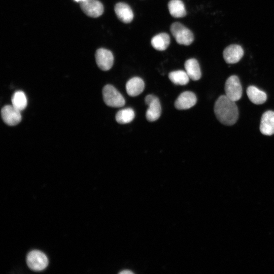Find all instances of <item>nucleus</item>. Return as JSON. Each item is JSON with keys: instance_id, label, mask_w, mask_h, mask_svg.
Segmentation results:
<instances>
[{"instance_id": "obj_1", "label": "nucleus", "mask_w": 274, "mask_h": 274, "mask_svg": "<svg viewBox=\"0 0 274 274\" xmlns=\"http://www.w3.org/2000/svg\"><path fill=\"white\" fill-rule=\"evenodd\" d=\"M235 101L226 95H221L214 105V113L217 119L223 124L232 125L238 118V110Z\"/></svg>"}, {"instance_id": "obj_2", "label": "nucleus", "mask_w": 274, "mask_h": 274, "mask_svg": "<svg viewBox=\"0 0 274 274\" xmlns=\"http://www.w3.org/2000/svg\"><path fill=\"white\" fill-rule=\"evenodd\" d=\"M170 31L179 44L189 45L194 40L192 31L180 22L173 23L170 26Z\"/></svg>"}, {"instance_id": "obj_3", "label": "nucleus", "mask_w": 274, "mask_h": 274, "mask_svg": "<svg viewBox=\"0 0 274 274\" xmlns=\"http://www.w3.org/2000/svg\"><path fill=\"white\" fill-rule=\"evenodd\" d=\"M102 96L105 104L108 106L120 108L125 105L123 96L111 85H107L103 88Z\"/></svg>"}, {"instance_id": "obj_4", "label": "nucleus", "mask_w": 274, "mask_h": 274, "mask_svg": "<svg viewBox=\"0 0 274 274\" xmlns=\"http://www.w3.org/2000/svg\"><path fill=\"white\" fill-rule=\"evenodd\" d=\"M26 262L31 269L41 271L47 267L48 260L44 253L38 250H33L28 254Z\"/></svg>"}, {"instance_id": "obj_5", "label": "nucleus", "mask_w": 274, "mask_h": 274, "mask_svg": "<svg viewBox=\"0 0 274 274\" xmlns=\"http://www.w3.org/2000/svg\"><path fill=\"white\" fill-rule=\"evenodd\" d=\"M225 95L234 101H237L241 98L242 87L236 76H231L227 79L225 85Z\"/></svg>"}, {"instance_id": "obj_6", "label": "nucleus", "mask_w": 274, "mask_h": 274, "mask_svg": "<svg viewBox=\"0 0 274 274\" xmlns=\"http://www.w3.org/2000/svg\"><path fill=\"white\" fill-rule=\"evenodd\" d=\"M145 101L148 106L146 117L147 119L153 122L157 120L160 116L161 107L159 99L153 95H148L146 96Z\"/></svg>"}, {"instance_id": "obj_7", "label": "nucleus", "mask_w": 274, "mask_h": 274, "mask_svg": "<svg viewBox=\"0 0 274 274\" xmlns=\"http://www.w3.org/2000/svg\"><path fill=\"white\" fill-rule=\"evenodd\" d=\"M80 8L87 16L96 18L104 12L102 4L98 0H85L80 3Z\"/></svg>"}, {"instance_id": "obj_8", "label": "nucleus", "mask_w": 274, "mask_h": 274, "mask_svg": "<svg viewBox=\"0 0 274 274\" xmlns=\"http://www.w3.org/2000/svg\"><path fill=\"white\" fill-rule=\"evenodd\" d=\"M95 60L98 66L103 71H108L114 63V56L109 50L100 48L95 53Z\"/></svg>"}, {"instance_id": "obj_9", "label": "nucleus", "mask_w": 274, "mask_h": 274, "mask_svg": "<svg viewBox=\"0 0 274 274\" xmlns=\"http://www.w3.org/2000/svg\"><path fill=\"white\" fill-rule=\"evenodd\" d=\"M1 116L5 123L10 126L18 124L21 120L20 111L12 105H6L1 110Z\"/></svg>"}, {"instance_id": "obj_10", "label": "nucleus", "mask_w": 274, "mask_h": 274, "mask_svg": "<svg viewBox=\"0 0 274 274\" xmlns=\"http://www.w3.org/2000/svg\"><path fill=\"white\" fill-rule=\"evenodd\" d=\"M223 57L225 61L229 64L238 62L244 55L242 47L237 44H232L227 46L223 51Z\"/></svg>"}, {"instance_id": "obj_11", "label": "nucleus", "mask_w": 274, "mask_h": 274, "mask_svg": "<svg viewBox=\"0 0 274 274\" xmlns=\"http://www.w3.org/2000/svg\"><path fill=\"white\" fill-rule=\"evenodd\" d=\"M197 101L196 95L191 91L181 93L175 102V106L178 110H186L194 106Z\"/></svg>"}, {"instance_id": "obj_12", "label": "nucleus", "mask_w": 274, "mask_h": 274, "mask_svg": "<svg viewBox=\"0 0 274 274\" xmlns=\"http://www.w3.org/2000/svg\"><path fill=\"white\" fill-rule=\"evenodd\" d=\"M260 132L264 135L274 134V112L267 111L261 117L260 124Z\"/></svg>"}, {"instance_id": "obj_13", "label": "nucleus", "mask_w": 274, "mask_h": 274, "mask_svg": "<svg viewBox=\"0 0 274 274\" xmlns=\"http://www.w3.org/2000/svg\"><path fill=\"white\" fill-rule=\"evenodd\" d=\"M115 13L122 22L128 23L133 18V13L132 9L127 4L118 3L116 4L114 8Z\"/></svg>"}, {"instance_id": "obj_14", "label": "nucleus", "mask_w": 274, "mask_h": 274, "mask_svg": "<svg viewBox=\"0 0 274 274\" xmlns=\"http://www.w3.org/2000/svg\"><path fill=\"white\" fill-rule=\"evenodd\" d=\"M144 88V81L138 77L131 78L126 84V92L131 96L139 95L143 91Z\"/></svg>"}, {"instance_id": "obj_15", "label": "nucleus", "mask_w": 274, "mask_h": 274, "mask_svg": "<svg viewBox=\"0 0 274 274\" xmlns=\"http://www.w3.org/2000/svg\"><path fill=\"white\" fill-rule=\"evenodd\" d=\"M184 66L185 71L190 79L196 81L201 78V71L196 59L191 58L187 60L185 62Z\"/></svg>"}, {"instance_id": "obj_16", "label": "nucleus", "mask_w": 274, "mask_h": 274, "mask_svg": "<svg viewBox=\"0 0 274 274\" xmlns=\"http://www.w3.org/2000/svg\"><path fill=\"white\" fill-rule=\"evenodd\" d=\"M247 94L251 102L256 105H261L265 102L266 94L254 86H250L247 89Z\"/></svg>"}, {"instance_id": "obj_17", "label": "nucleus", "mask_w": 274, "mask_h": 274, "mask_svg": "<svg viewBox=\"0 0 274 274\" xmlns=\"http://www.w3.org/2000/svg\"><path fill=\"white\" fill-rule=\"evenodd\" d=\"M151 43L156 50L163 51L167 48L170 44V37L167 33H160L153 37Z\"/></svg>"}, {"instance_id": "obj_18", "label": "nucleus", "mask_w": 274, "mask_h": 274, "mask_svg": "<svg viewBox=\"0 0 274 274\" xmlns=\"http://www.w3.org/2000/svg\"><path fill=\"white\" fill-rule=\"evenodd\" d=\"M170 15L175 18H181L186 15L185 6L181 0H171L168 4Z\"/></svg>"}, {"instance_id": "obj_19", "label": "nucleus", "mask_w": 274, "mask_h": 274, "mask_svg": "<svg viewBox=\"0 0 274 274\" xmlns=\"http://www.w3.org/2000/svg\"><path fill=\"white\" fill-rule=\"evenodd\" d=\"M168 78L174 84L179 85H186L190 79L186 71L182 70L169 73Z\"/></svg>"}, {"instance_id": "obj_20", "label": "nucleus", "mask_w": 274, "mask_h": 274, "mask_svg": "<svg viewBox=\"0 0 274 274\" xmlns=\"http://www.w3.org/2000/svg\"><path fill=\"white\" fill-rule=\"evenodd\" d=\"M11 101L12 105L20 111L23 110L27 106V98L22 91L15 92L12 95Z\"/></svg>"}, {"instance_id": "obj_21", "label": "nucleus", "mask_w": 274, "mask_h": 274, "mask_svg": "<svg viewBox=\"0 0 274 274\" xmlns=\"http://www.w3.org/2000/svg\"><path fill=\"white\" fill-rule=\"evenodd\" d=\"M135 116L134 112L131 108L123 109L116 114L115 118L120 124H127L132 121Z\"/></svg>"}, {"instance_id": "obj_22", "label": "nucleus", "mask_w": 274, "mask_h": 274, "mask_svg": "<svg viewBox=\"0 0 274 274\" xmlns=\"http://www.w3.org/2000/svg\"><path fill=\"white\" fill-rule=\"evenodd\" d=\"M120 273H130L131 272L130 271H126L125 270H124V271H121Z\"/></svg>"}, {"instance_id": "obj_23", "label": "nucleus", "mask_w": 274, "mask_h": 274, "mask_svg": "<svg viewBox=\"0 0 274 274\" xmlns=\"http://www.w3.org/2000/svg\"><path fill=\"white\" fill-rule=\"evenodd\" d=\"M75 1L77 2H83V1H84L85 0H74Z\"/></svg>"}]
</instances>
